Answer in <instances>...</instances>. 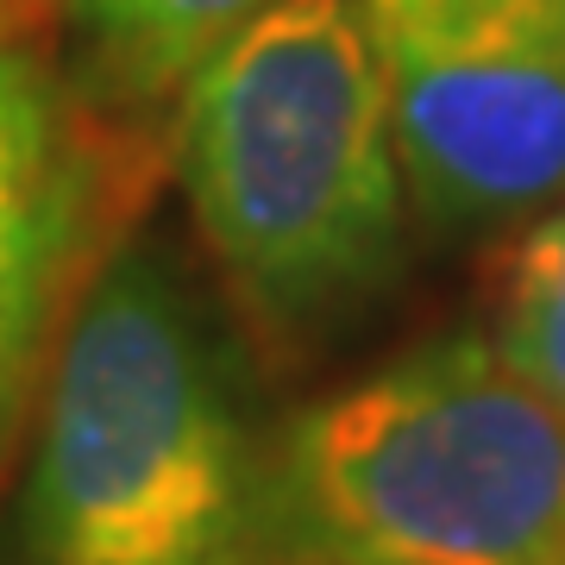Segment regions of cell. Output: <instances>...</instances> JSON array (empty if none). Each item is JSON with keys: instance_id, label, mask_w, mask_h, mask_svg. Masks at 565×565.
<instances>
[{"instance_id": "6da1fadb", "label": "cell", "mask_w": 565, "mask_h": 565, "mask_svg": "<svg viewBox=\"0 0 565 565\" xmlns=\"http://www.w3.org/2000/svg\"><path fill=\"white\" fill-rule=\"evenodd\" d=\"M20 565H282L277 422L177 258L114 245L25 427Z\"/></svg>"}, {"instance_id": "7a4b0ae2", "label": "cell", "mask_w": 565, "mask_h": 565, "mask_svg": "<svg viewBox=\"0 0 565 565\" xmlns=\"http://www.w3.org/2000/svg\"><path fill=\"white\" fill-rule=\"evenodd\" d=\"M163 158L264 359H308L408 277L415 207L352 0H277L182 88Z\"/></svg>"}, {"instance_id": "3957f363", "label": "cell", "mask_w": 565, "mask_h": 565, "mask_svg": "<svg viewBox=\"0 0 565 565\" xmlns=\"http://www.w3.org/2000/svg\"><path fill=\"white\" fill-rule=\"evenodd\" d=\"M282 565H565V408L478 333L277 427Z\"/></svg>"}, {"instance_id": "5b68a950", "label": "cell", "mask_w": 565, "mask_h": 565, "mask_svg": "<svg viewBox=\"0 0 565 565\" xmlns=\"http://www.w3.org/2000/svg\"><path fill=\"white\" fill-rule=\"evenodd\" d=\"M158 132L88 102L39 32H0V471L20 452L70 315L145 195Z\"/></svg>"}, {"instance_id": "52a82bcc", "label": "cell", "mask_w": 565, "mask_h": 565, "mask_svg": "<svg viewBox=\"0 0 565 565\" xmlns=\"http://www.w3.org/2000/svg\"><path fill=\"white\" fill-rule=\"evenodd\" d=\"M484 340L565 408V195L497 239L484 277Z\"/></svg>"}, {"instance_id": "ba28073f", "label": "cell", "mask_w": 565, "mask_h": 565, "mask_svg": "<svg viewBox=\"0 0 565 565\" xmlns=\"http://www.w3.org/2000/svg\"><path fill=\"white\" fill-rule=\"evenodd\" d=\"M39 7H44V0H0V32H7V25H25Z\"/></svg>"}, {"instance_id": "8992f818", "label": "cell", "mask_w": 565, "mask_h": 565, "mask_svg": "<svg viewBox=\"0 0 565 565\" xmlns=\"http://www.w3.org/2000/svg\"><path fill=\"white\" fill-rule=\"evenodd\" d=\"M277 0H70V76L114 120L158 132L214 51Z\"/></svg>"}, {"instance_id": "277c9868", "label": "cell", "mask_w": 565, "mask_h": 565, "mask_svg": "<svg viewBox=\"0 0 565 565\" xmlns=\"http://www.w3.org/2000/svg\"><path fill=\"white\" fill-rule=\"evenodd\" d=\"M415 226L509 239L565 195V0H352Z\"/></svg>"}]
</instances>
